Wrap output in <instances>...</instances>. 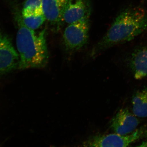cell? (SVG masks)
Returning a JSON list of instances; mask_svg holds the SVG:
<instances>
[{
	"label": "cell",
	"instance_id": "cell-10",
	"mask_svg": "<svg viewBox=\"0 0 147 147\" xmlns=\"http://www.w3.org/2000/svg\"><path fill=\"white\" fill-rule=\"evenodd\" d=\"M132 112L137 117H147V87L137 90L131 97Z\"/></svg>",
	"mask_w": 147,
	"mask_h": 147
},
{
	"label": "cell",
	"instance_id": "cell-6",
	"mask_svg": "<svg viewBox=\"0 0 147 147\" xmlns=\"http://www.w3.org/2000/svg\"><path fill=\"white\" fill-rule=\"evenodd\" d=\"M19 61L11 40L0 30V76L18 68Z\"/></svg>",
	"mask_w": 147,
	"mask_h": 147
},
{
	"label": "cell",
	"instance_id": "cell-9",
	"mask_svg": "<svg viewBox=\"0 0 147 147\" xmlns=\"http://www.w3.org/2000/svg\"><path fill=\"white\" fill-rule=\"evenodd\" d=\"M42 12L51 25L59 26L68 0H41Z\"/></svg>",
	"mask_w": 147,
	"mask_h": 147
},
{
	"label": "cell",
	"instance_id": "cell-3",
	"mask_svg": "<svg viewBox=\"0 0 147 147\" xmlns=\"http://www.w3.org/2000/svg\"><path fill=\"white\" fill-rule=\"evenodd\" d=\"M147 137V124L137 128L127 135L98 134L90 137L82 143L84 147H127Z\"/></svg>",
	"mask_w": 147,
	"mask_h": 147
},
{
	"label": "cell",
	"instance_id": "cell-7",
	"mask_svg": "<svg viewBox=\"0 0 147 147\" xmlns=\"http://www.w3.org/2000/svg\"><path fill=\"white\" fill-rule=\"evenodd\" d=\"M138 117L128 108L120 109L112 118L110 125L114 133L127 135L135 131L139 125Z\"/></svg>",
	"mask_w": 147,
	"mask_h": 147
},
{
	"label": "cell",
	"instance_id": "cell-12",
	"mask_svg": "<svg viewBox=\"0 0 147 147\" xmlns=\"http://www.w3.org/2000/svg\"><path fill=\"white\" fill-rule=\"evenodd\" d=\"M41 13H43L41 0H26L22 9V16Z\"/></svg>",
	"mask_w": 147,
	"mask_h": 147
},
{
	"label": "cell",
	"instance_id": "cell-8",
	"mask_svg": "<svg viewBox=\"0 0 147 147\" xmlns=\"http://www.w3.org/2000/svg\"><path fill=\"white\" fill-rule=\"evenodd\" d=\"M91 13L90 0H68L63 16L67 24L90 18Z\"/></svg>",
	"mask_w": 147,
	"mask_h": 147
},
{
	"label": "cell",
	"instance_id": "cell-1",
	"mask_svg": "<svg viewBox=\"0 0 147 147\" xmlns=\"http://www.w3.org/2000/svg\"><path fill=\"white\" fill-rule=\"evenodd\" d=\"M147 31V10L141 5H129L121 9L106 33L92 49L95 57L111 47L121 45Z\"/></svg>",
	"mask_w": 147,
	"mask_h": 147
},
{
	"label": "cell",
	"instance_id": "cell-11",
	"mask_svg": "<svg viewBox=\"0 0 147 147\" xmlns=\"http://www.w3.org/2000/svg\"><path fill=\"white\" fill-rule=\"evenodd\" d=\"M21 18L25 26L33 30L39 28L46 21L45 15L43 13L26 16L21 15Z\"/></svg>",
	"mask_w": 147,
	"mask_h": 147
},
{
	"label": "cell",
	"instance_id": "cell-4",
	"mask_svg": "<svg viewBox=\"0 0 147 147\" xmlns=\"http://www.w3.org/2000/svg\"><path fill=\"white\" fill-rule=\"evenodd\" d=\"M90 28V18L68 24L63 36L66 50L73 52L83 48L88 42Z\"/></svg>",
	"mask_w": 147,
	"mask_h": 147
},
{
	"label": "cell",
	"instance_id": "cell-2",
	"mask_svg": "<svg viewBox=\"0 0 147 147\" xmlns=\"http://www.w3.org/2000/svg\"><path fill=\"white\" fill-rule=\"evenodd\" d=\"M18 30L16 45L19 55L18 69L42 68L45 67L49 59L46 42L45 29L36 34L23 23L21 15L16 16Z\"/></svg>",
	"mask_w": 147,
	"mask_h": 147
},
{
	"label": "cell",
	"instance_id": "cell-5",
	"mask_svg": "<svg viewBox=\"0 0 147 147\" xmlns=\"http://www.w3.org/2000/svg\"><path fill=\"white\" fill-rule=\"evenodd\" d=\"M127 61L134 79H147V40L139 43L131 50Z\"/></svg>",
	"mask_w": 147,
	"mask_h": 147
}]
</instances>
